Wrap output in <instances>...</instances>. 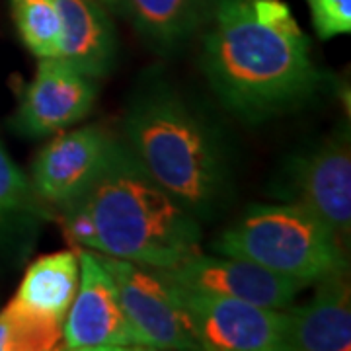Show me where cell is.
<instances>
[{
    "label": "cell",
    "instance_id": "obj_5",
    "mask_svg": "<svg viewBox=\"0 0 351 351\" xmlns=\"http://www.w3.org/2000/svg\"><path fill=\"white\" fill-rule=\"evenodd\" d=\"M166 281L188 318L199 350L283 351L285 311L182 287L170 279Z\"/></svg>",
    "mask_w": 351,
    "mask_h": 351
},
{
    "label": "cell",
    "instance_id": "obj_11",
    "mask_svg": "<svg viewBox=\"0 0 351 351\" xmlns=\"http://www.w3.org/2000/svg\"><path fill=\"white\" fill-rule=\"evenodd\" d=\"M115 147L101 127L86 125L61 133L32 164V184L49 207L64 209L82 197L100 176Z\"/></svg>",
    "mask_w": 351,
    "mask_h": 351
},
{
    "label": "cell",
    "instance_id": "obj_7",
    "mask_svg": "<svg viewBox=\"0 0 351 351\" xmlns=\"http://www.w3.org/2000/svg\"><path fill=\"white\" fill-rule=\"evenodd\" d=\"M80 281L63 322V348L73 351L143 350L119 304L112 274L94 250L78 252Z\"/></svg>",
    "mask_w": 351,
    "mask_h": 351
},
{
    "label": "cell",
    "instance_id": "obj_10",
    "mask_svg": "<svg viewBox=\"0 0 351 351\" xmlns=\"http://www.w3.org/2000/svg\"><path fill=\"white\" fill-rule=\"evenodd\" d=\"M178 285L213 295L232 297L258 306L283 311L293 304L306 283L277 276L258 263L230 258V256H205L193 254L170 269H154Z\"/></svg>",
    "mask_w": 351,
    "mask_h": 351
},
{
    "label": "cell",
    "instance_id": "obj_6",
    "mask_svg": "<svg viewBox=\"0 0 351 351\" xmlns=\"http://www.w3.org/2000/svg\"><path fill=\"white\" fill-rule=\"evenodd\" d=\"M100 258L143 350H199L170 283L158 271L104 254Z\"/></svg>",
    "mask_w": 351,
    "mask_h": 351
},
{
    "label": "cell",
    "instance_id": "obj_4",
    "mask_svg": "<svg viewBox=\"0 0 351 351\" xmlns=\"http://www.w3.org/2000/svg\"><path fill=\"white\" fill-rule=\"evenodd\" d=\"M213 250L258 263L306 285L348 271L338 234L299 203L252 205L234 225L221 232Z\"/></svg>",
    "mask_w": 351,
    "mask_h": 351
},
{
    "label": "cell",
    "instance_id": "obj_13",
    "mask_svg": "<svg viewBox=\"0 0 351 351\" xmlns=\"http://www.w3.org/2000/svg\"><path fill=\"white\" fill-rule=\"evenodd\" d=\"M53 2L63 22L59 59L90 78L108 75L115 63L117 36L106 6L96 0Z\"/></svg>",
    "mask_w": 351,
    "mask_h": 351
},
{
    "label": "cell",
    "instance_id": "obj_8",
    "mask_svg": "<svg viewBox=\"0 0 351 351\" xmlns=\"http://www.w3.org/2000/svg\"><path fill=\"white\" fill-rule=\"evenodd\" d=\"M281 188L291 203H299L320 217L341 242L350 239L351 152L348 131L293 158Z\"/></svg>",
    "mask_w": 351,
    "mask_h": 351
},
{
    "label": "cell",
    "instance_id": "obj_15",
    "mask_svg": "<svg viewBox=\"0 0 351 351\" xmlns=\"http://www.w3.org/2000/svg\"><path fill=\"white\" fill-rule=\"evenodd\" d=\"M215 0H123L121 12L158 49H174L207 24Z\"/></svg>",
    "mask_w": 351,
    "mask_h": 351
},
{
    "label": "cell",
    "instance_id": "obj_2",
    "mask_svg": "<svg viewBox=\"0 0 351 351\" xmlns=\"http://www.w3.org/2000/svg\"><path fill=\"white\" fill-rule=\"evenodd\" d=\"M125 147L189 215L211 219L232 193V158L223 133L164 84L143 90L123 121Z\"/></svg>",
    "mask_w": 351,
    "mask_h": 351
},
{
    "label": "cell",
    "instance_id": "obj_14",
    "mask_svg": "<svg viewBox=\"0 0 351 351\" xmlns=\"http://www.w3.org/2000/svg\"><path fill=\"white\" fill-rule=\"evenodd\" d=\"M80 281V260L71 250L41 256L25 269L14 302L20 311L63 326Z\"/></svg>",
    "mask_w": 351,
    "mask_h": 351
},
{
    "label": "cell",
    "instance_id": "obj_12",
    "mask_svg": "<svg viewBox=\"0 0 351 351\" xmlns=\"http://www.w3.org/2000/svg\"><path fill=\"white\" fill-rule=\"evenodd\" d=\"M283 351H348L351 348L350 283L346 271L316 281L314 297L289 304Z\"/></svg>",
    "mask_w": 351,
    "mask_h": 351
},
{
    "label": "cell",
    "instance_id": "obj_1",
    "mask_svg": "<svg viewBox=\"0 0 351 351\" xmlns=\"http://www.w3.org/2000/svg\"><path fill=\"white\" fill-rule=\"evenodd\" d=\"M201 69L230 112L262 121L301 108L324 82L283 0H215Z\"/></svg>",
    "mask_w": 351,
    "mask_h": 351
},
{
    "label": "cell",
    "instance_id": "obj_17",
    "mask_svg": "<svg viewBox=\"0 0 351 351\" xmlns=\"http://www.w3.org/2000/svg\"><path fill=\"white\" fill-rule=\"evenodd\" d=\"M14 24L24 45L38 59L59 57L63 22L53 0H10Z\"/></svg>",
    "mask_w": 351,
    "mask_h": 351
},
{
    "label": "cell",
    "instance_id": "obj_16",
    "mask_svg": "<svg viewBox=\"0 0 351 351\" xmlns=\"http://www.w3.org/2000/svg\"><path fill=\"white\" fill-rule=\"evenodd\" d=\"M45 205L47 203L39 197L32 180L0 143V230L49 217Z\"/></svg>",
    "mask_w": 351,
    "mask_h": 351
},
{
    "label": "cell",
    "instance_id": "obj_3",
    "mask_svg": "<svg viewBox=\"0 0 351 351\" xmlns=\"http://www.w3.org/2000/svg\"><path fill=\"white\" fill-rule=\"evenodd\" d=\"M66 207L86 217L84 250L147 269H170L199 252V221L147 174L125 143L115 141L100 176Z\"/></svg>",
    "mask_w": 351,
    "mask_h": 351
},
{
    "label": "cell",
    "instance_id": "obj_20",
    "mask_svg": "<svg viewBox=\"0 0 351 351\" xmlns=\"http://www.w3.org/2000/svg\"><path fill=\"white\" fill-rule=\"evenodd\" d=\"M96 2H100L101 6H106V8L117 10V12H121V6H123V0H96Z\"/></svg>",
    "mask_w": 351,
    "mask_h": 351
},
{
    "label": "cell",
    "instance_id": "obj_18",
    "mask_svg": "<svg viewBox=\"0 0 351 351\" xmlns=\"http://www.w3.org/2000/svg\"><path fill=\"white\" fill-rule=\"evenodd\" d=\"M63 348V326L20 311L8 302L0 311V351H47Z\"/></svg>",
    "mask_w": 351,
    "mask_h": 351
},
{
    "label": "cell",
    "instance_id": "obj_19",
    "mask_svg": "<svg viewBox=\"0 0 351 351\" xmlns=\"http://www.w3.org/2000/svg\"><path fill=\"white\" fill-rule=\"evenodd\" d=\"M314 32L320 39L348 36L351 32V0H306Z\"/></svg>",
    "mask_w": 351,
    "mask_h": 351
},
{
    "label": "cell",
    "instance_id": "obj_9",
    "mask_svg": "<svg viewBox=\"0 0 351 351\" xmlns=\"http://www.w3.org/2000/svg\"><path fill=\"white\" fill-rule=\"evenodd\" d=\"M96 100L94 80L59 57L39 59L25 86L12 129L24 137H47L82 121Z\"/></svg>",
    "mask_w": 351,
    "mask_h": 351
}]
</instances>
